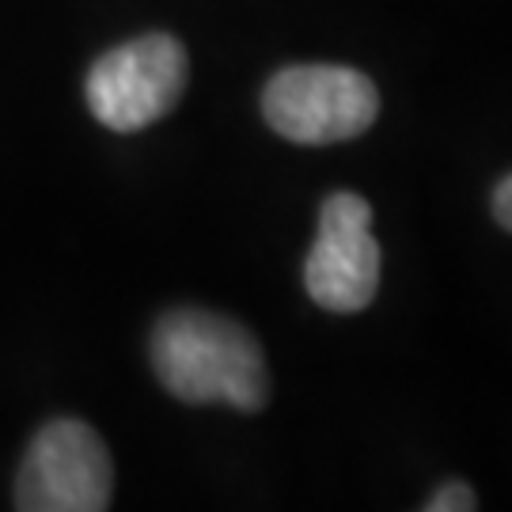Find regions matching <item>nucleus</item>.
Returning <instances> with one entry per match:
<instances>
[{"label": "nucleus", "instance_id": "nucleus-1", "mask_svg": "<svg viewBox=\"0 0 512 512\" xmlns=\"http://www.w3.org/2000/svg\"><path fill=\"white\" fill-rule=\"evenodd\" d=\"M152 368L183 403H228L262 410L270 399V368L255 334L217 311H167L152 330Z\"/></svg>", "mask_w": 512, "mask_h": 512}, {"label": "nucleus", "instance_id": "nucleus-2", "mask_svg": "<svg viewBox=\"0 0 512 512\" xmlns=\"http://www.w3.org/2000/svg\"><path fill=\"white\" fill-rule=\"evenodd\" d=\"M262 114L285 141L334 145L361 137L376 122L380 92L365 73L346 65H293L266 84Z\"/></svg>", "mask_w": 512, "mask_h": 512}, {"label": "nucleus", "instance_id": "nucleus-3", "mask_svg": "<svg viewBox=\"0 0 512 512\" xmlns=\"http://www.w3.org/2000/svg\"><path fill=\"white\" fill-rule=\"evenodd\" d=\"M186 92V50L171 35H145L110 50L88 73V107L114 133L160 122Z\"/></svg>", "mask_w": 512, "mask_h": 512}, {"label": "nucleus", "instance_id": "nucleus-4", "mask_svg": "<svg viewBox=\"0 0 512 512\" xmlns=\"http://www.w3.org/2000/svg\"><path fill=\"white\" fill-rule=\"evenodd\" d=\"M114 467L107 444L84 421H50L27 448L16 482L23 512H103Z\"/></svg>", "mask_w": 512, "mask_h": 512}, {"label": "nucleus", "instance_id": "nucleus-5", "mask_svg": "<svg viewBox=\"0 0 512 512\" xmlns=\"http://www.w3.org/2000/svg\"><path fill=\"white\" fill-rule=\"evenodd\" d=\"M304 285L334 315L365 311L380 289V243L372 236V205L338 190L319 209V236L304 262Z\"/></svg>", "mask_w": 512, "mask_h": 512}, {"label": "nucleus", "instance_id": "nucleus-6", "mask_svg": "<svg viewBox=\"0 0 512 512\" xmlns=\"http://www.w3.org/2000/svg\"><path fill=\"white\" fill-rule=\"evenodd\" d=\"M475 501V490L463 486V482H444L437 494L425 501V512H471Z\"/></svg>", "mask_w": 512, "mask_h": 512}, {"label": "nucleus", "instance_id": "nucleus-7", "mask_svg": "<svg viewBox=\"0 0 512 512\" xmlns=\"http://www.w3.org/2000/svg\"><path fill=\"white\" fill-rule=\"evenodd\" d=\"M490 209H494L497 224L505 228V232H512V171L501 179V183L494 186V198H490Z\"/></svg>", "mask_w": 512, "mask_h": 512}]
</instances>
